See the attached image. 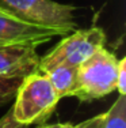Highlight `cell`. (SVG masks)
I'll list each match as a JSON object with an SVG mask.
<instances>
[{
  "instance_id": "3957f363",
  "label": "cell",
  "mask_w": 126,
  "mask_h": 128,
  "mask_svg": "<svg viewBox=\"0 0 126 128\" xmlns=\"http://www.w3.org/2000/svg\"><path fill=\"white\" fill-rule=\"evenodd\" d=\"M106 34L100 27L92 26L89 29L75 30L68 37L40 59L38 72L46 74L52 68L62 64L77 66L84 63L91 54L104 46Z\"/></svg>"
},
{
  "instance_id": "8992f818",
  "label": "cell",
  "mask_w": 126,
  "mask_h": 128,
  "mask_svg": "<svg viewBox=\"0 0 126 128\" xmlns=\"http://www.w3.org/2000/svg\"><path fill=\"white\" fill-rule=\"evenodd\" d=\"M40 59L33 45L0 46V79H23L38 72Z\"/></svg>"
},
{
  "instance_id": "ba28073f",
  "label": "cell",
  "mask_w": 126,
  "mask_h": 128,
  "mask_svg": "<svg viewBox=\"0 0 126 128\" xmlns=\"http://www.w3.org/2000/svg\"><path fill=\"white\" fill-rule=\"evenodd\" d=\"M103 128H126V96H119L104 113Z\"/></svg>"
},
{
  "instance_id": "30bf717a",
  "label": "cell",
  "mask_w": 126,
  "mask_h": 128,
  "mask_svg": "<svg viewBox=\"0 0 126 128\" xmlns=\"http://www.w3.org/2000/svg\"><path fill=\"white\" fill-rule=\"evenodd\" d=\"M117 90L119 96H126V59H119L118 75H117Z\"/></svg>"
},
{
  "instance_id": "52a82bcc",
  "label": "cell",
  "mask_w": 126,
  "mask_h": 128,
  "mask_svg": "<svg viewBox=\"0 0 126 128\" xmlns=\"http://www.w3.org/2000/svg\"><path fill=\"white\" fill-rule=\"evenodd\" d=\"M50 83L60 100L65 97H76L79 90V67L77 66H57L46 72Z\"/></svg>"
},
{
  "instance_id": "6da1fadb",
  "label": "cell",
  "mask_w": 126,
  "mask_h": 128,
  "mask_svg": "<svg viewBox=\"0 0 126 128\" xmlns=\"http://www.w3.org/2000/svg\"><path fill=\"white\" fill-rule=\"evenodd\" d=\"M14 98L12 114L18 123L26 126L45 123L60 101L47 75L42 72L23 78Z\"/></svg>"
},
{
  "instance_id": "7c38bea8",
  "label": "cell",
  "mask_w": 126,
  "mask_h": 128,
  "mask_svg": "<svg viewBox=\"0 0 126 128\" xmlns=\"http://www.w3.org/2000/svg\"><path fill=\"white\" fill-rule=\"evenodd\" d=\"M103 123H104V113H102L84 120L83 123L77 124L76 128H103Z\"/></svg>"
},
{
  "instance_id": "5b68a950",
  "label": "cell",
  "mask_w": 126,
  "mask_h": 128,
  "mask_svg": "<svg viewBox=\"0 0 126 128\" xmlns=\"http://www.w3.org/2000/svg\"><path fill=\"white\" fill-rule=\"evenodd\" d=\"M69 34V32L54 27L33 25L0 7V46L7 45H33L40 46L54 37Z\"/></svg>"
},
{
  "instance_id": "4fadbf2b",
  "label": "cell",
  "mask_w": 126,
  "mask_h": 128,
  "mask_svg": "<svg viewBox=\"0 0 126 128\" xmlns=\"http://www.w3.org/2000/svg\"><path fill=\"white\" fill-rule=\"evenodd\" d=\"M37 128H76V126L71 123H56V124H42Z\"/></svg>"
},
{
  "instance_id": "9c48e42d",
  "label": "cell",
  "mask_w": 126,
  "mask_h": 128,
  "mask_svg": "<svg viewBox=\"0 0 126 128\" xmlns=\"http://www.w3.org/2000/svg\"><path fill=\"white\" fill-rule=\"evenodd\" d=\"M20 82L22 79H0V106L14 98Z\"/></svg>"
},
{
  "instance_id": "277c9868",
  "label": "cell",
  "mask_w": 126,
  "mask_h": 128,
  "mask_svg": "<svg viewBox=\"0 0 126 128\" xmlns=\"http://www.w3.org/2000/svg\"><path fill=\"white\" fill-rule=\"evenodd\" d=\"M0 7L33 25L62 29L69 33L76 29V8L69 4L53 0H0Z\"/></svg>"
},
{
  "instance_id": "8fae6325",
  "label": "cell",
  "mask_w": 126,
  "mask_h": 128,
  "mask_svg": "<svg viewBox=\"0 0 126 128\" xmlns=\"http://www.w3.org/2000/svg\"><path fill=\"white\" fill-rule=\"evenodd\" d=\"M0 128H29V126L18 123L12 114V110L10 109L7 113L0 118Z\"/></svg>"
},
{
  "instance_id": "7a4b0ae2",
  "label": "cell",
  "mask_w": 126,
  "mask_h": 128,
  "mask_svg": "<svg viewBox=\"0 0 126 128\" xmlns=\"http://www.w3.org/2000/svg\"><path fill=\"white\" fill-rule=\"evenodd\" d=\"M119 59L106 48H100L79 66V90L76 98L89 102L117 90Z\"/></svg>"
}]
</instances>
